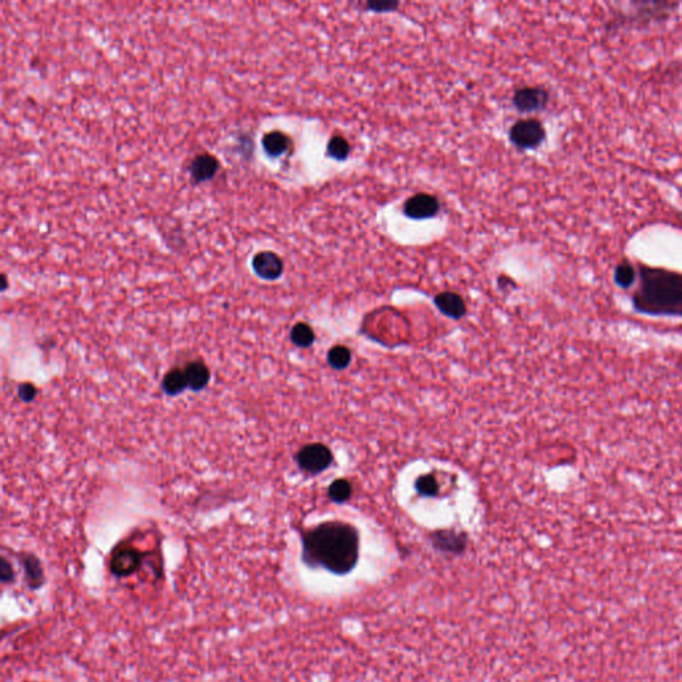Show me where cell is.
<instances>
[{
    "mask_svg": "<svg viewBox=\"0 0 682 682\" xmlns=\"http://www.w3.org/2000/svg\"><path fill=\"white\" fill-rule=\"evenodd\" d=\"M359 560V532L341 521L323 522L303 536V561L310 568L347 574Z\"/></svg>",
    "mask_w": 682,
    "mask_h": 682,
    "instance_id": "6da1fadb",
    "label": "cell"
},
{
    "mask_svg": "<svg viewBox=\"0 0 682 682\" xmlns=\"http://www.w3.org/2000/svg\"><path fill=\"white\" fill-rule=\"evenodd\" d=\"M641 286L633 296L634 310L655 316H681L682 277L664 268L640 267Z\"/></svg>",
    "mask_w": 682,
    "mask_h": 682,
    "instance_id": "7a4b0ae2",
    "label": "cell"
},
{
    "mask_svg": "<svg viewBox=\"0 0 682 682\" xmlns=\"http://www.w3.org/2000/svg\"><path fill=\"white\" fill-rule=\"evenodd\" d=\"M509 141L519 149H534L545 140L546 131L537 119H521L510 127Z\"/></svg>",
    "mask_w": 682,
    "mask_h": 682,
    "instance_id": "3957f363",
    "label": "cell"
},
{
    "mask_svg": "<svg viewBox=\"0 0 682 682\" xmlns=\"http://www.w3.org/2000/svg\"><path fill=\"white\" fill-rule=\"evenodd\" d=\"M296 460L301 471L319 474L331 467L334 455L331 449L323 444H310L298 450Z\"/></svg>",
    "mask_w": 682,
    "mask_h": 682,
    "instance_id": "277c9868",
    "label": "cell"
},
{
    "mask_svg": "<svg viewBox=\"0 0 682 682\" xmlns=\"http://www.w3.org/2000/svg\"><path fill=\"white\" fill-rule=\"evenodd\" d=\"M403 211L413 220L432 219L440 212V201L431 194H416L405 201Z\"/></svg>",
    "mask_w": 682,
    "mask_h": 682,
    "instance_id": "5b68a950",
    "label": "cell"
},
{
    "mask_svg": "<svg viewBox=\"0 0 682 682\" xmlns=\"http://www.w3.org/2000/svg\"><path fill=\"white\" fill-rule=\"evenodd\" d=\"M512 103L522 113L541 111L549 103V92L543 87H522L514 92Z\"/></svg>",
    "mask_w": 682,
    "mask_h": 682,
    "instance_id": "8992f818",
    "label": "cell"
},
{
    "mask_svg": "<svg viewBox=\"0 0 682 682\" xmlns=\"http://www.w3.org/2000/svg\"><path fill=\"white\" fill-rule=\"evenodd\" d=\"M255 273L264 280H276L282 276L284 265L283 260L273 252H260L252 260Z\"/></svg>",
    "mask_w": 682,
    "mask_h": 682,
    "instance_id": "52a82bcc",
    "label": "cell"
},
{
    "mask_svg": "<svg viewBox=\"0 0 682 682\" xmlns=\"http://www.w3.org/2000/svg\"><path fill=\"white\" fill-rule=\"evenodd\" d=\"M140 553L134 548H120L115 552L111 560V571L116 576H128L137 571L140 565Z\"/></svg>",
    "mask_w": 682,
    "mask_h": 682,
    "instance_id": "ba28073f",
    "label": "cell"
},
{
    "mask_svg": "<svg viewBox=\"0 0 682 682\" xmlns=\"http://www.w3.org/2000/svg\"><path fill=\"white\" fill-rule=\"evenodd\" d=\"M434 304L441 313L450 319H461L467 313L464 298L455 292H441L434 298Z\"/></svg>",
    "mask_w": 682,
    "mask_h": 682,
    "instance_id": "9c48e42d",
    "label": "cell"
},
{
    "mask_svg": "<svg viewBox=\"0 0 682 682\" xmlns=\"http://www.w3.org/2000/svg\"><path fill=\"white\" fill-rule=\"evenodd\" d=\"M183 371H184V376H186L187 386L194 392H198V391L204 389L210 383L211 372L207 368V365L201 361H192V362L187 364V367Z\"/></svg>",
    "mask_w": 682,
    "mask_h": 682,
    "instance_id": "30bf717a",
    "label": "cell"
},
{
    "mask_svg": "<svg viewBox=\"0 0 682 682\" xmlns=\"http://www.w3.org/2000/svg\"><path fill=\"white\" fill-rule=\"evenodd\" d=\"M219 170V162L208 153H203L198 156L192 165H191V174L195 182L201 183L212 179Z\"/></svg>",
    "mask_w": 682,
    "mask_h": 682,
    "instance_id": "8fae6325",
    "label": "cell"
},
{
    "mask_svg": "<svg viewBox=\"0 0 682 682\" xmlns=\"http://www.w3.org/2000/svg\"><path fill=\"white\" fill-rule=\"evenodd\" d=\"M289 146H291L289 137L284 135L283 132H279V131L270 132L263 139V147L265 149V152L273 158H277V156L286 153Z\"/></svg>",
    "mask_w": 682,
    "mask_h": 682,
    "instance_id": "7c38bea8",
    "label": "cell"
},
{
    "mask_svg": "<svg viewBox=\"0 0 682 682\" xmlns=\"http://www.w3.org/2000/svg\"><path fill=\"white\" fill-rule=\"evenodd\" d=\"M163 391L168 395V396H177L180 393H183L186 391L187 388V380L186 376H184V371L180 370V368H174L171 370L170 372L167 373L163 379L162 383Z\"/></svg>",
    "mask_w": 682,
    "mask_h": 682,
    "instance_id": "4fadbf2b",
    "label": "cell"
},
{
    "mask_svg": "<svg viewBox=\"0 0 682 682\" xmlns=\"http://www.w3.org/2000/svg\"><path fill=\"white\" fill-rule=\"evenodd\" d=\"M351 360H352V353H351L349 348L346 347V346H335V347L329 349V352L327 355L328 364L337 371L346 370L348 365L351 364Z\"/></svg>",
    "mask_w": 682,
    "mask_h": 682,
    "instance_id": "5bb4252c",
    "label": "cell"
},
{
    "mask_svg": "<svg viewBox=\"0 0 682 682\" xmlns=\"http://www.w3.org/2000/svg\"><path fill=\"white\" fill-rule=\"evenodd\" d=\"M291 340L298 348H310L315 343V334L307 323H298L291 329Z\"/></svg>",
    "mask_w": 682,
    "mask_h": 682,
    "instance_id": "9a60e30c",
    "label": "cell"
},
{
    "mask_svg": "<svg viewBox=\"0 0 682 682\" xmlns=\"http://www.w3.org/2000/svg\"><path fill=\"white\" fill-rule=\"evenodd\" d=\"M636 277L637 273L629 261H622L614 270V282L624 289L631 288L636 282Z\"/></svg>",
    "mask_w": 682,
    "mask_h": 682,
    "instance_id": "2e32d148",
    "label": "cell"
},
{
    "mask_svg": "<svg viewBox=\"0 0 682 682\" xmlns=\"http://www.w3.org/2000/svg\"><path fill=\"white\" fill-rule=\"evenodd\" d=\"M328 496L336 504H344L352 496V485L344 479H339L329 485Z\"/></svg>",
    "mask_w": 682,
    "mask_h": 682,
    "instance_id": "e0dca14e",
    "label": "cell"
},
{
    "mask_svg": "<svg viewBox=\"0 0 682 682\" xmlns=\"http://www.w3.org/2000/svg\"><path fill=\"white\" fill-rule=\"evenodd\" d=\"M23 561H25L27 580L31 585V588H39L43 583V571H42L40 562L34 556H25Z\"/></svg>",
    "mask_w": 682,
    "mask_h": 682,
    "instance_id": "ac0fdd59",
    "label": "cell"
},
{
    "mask_svg": "<svg viewBox=\"0 0 682 682\" xmlns=\"http://www.w3.org/2000/svg\"><path fill=\"white\" fill-rule=\"evenodd\" d=\"M349 151H351L349 143H348L344 137H332V140L328 144V155L331 158L336 159V160H344V159H347L348 155H349Z\"/></svg>",
    "mask_w": 682,
    "mask_h": 682,
    "instance_id": "d6986e66",
    "label": "cell"
},
{
    "mask_svg": "<svg viewBox=\"0 0 682 682\" xmlns=\"http://www.w3.org/2000/svg\"><path fill=\"white\" fill-rule=\"evenodd\" d=\"M416 491L422 496L432 497L438 492V484L432 474H424L416 480Z\"/></svg>",
    "mask_w": 682,
    "mask_h": 682,
    "instance_id": "ffe728a7",
    "label": "cell"
},
{
    "mask_svg": "<svg viewBox=\"0 0 682 682\" xmlns=\"http://www.w3.org/2000/svg\"><path fill=\"white\" fill-rule=\"evenodd\" d=\"M13 573L11 564L4 557H0V583H11L13 581Z\"/></svg>",
    "mask_w": 682,
    "mask_h": 682,
    "instance_id": "44dd1931",
    "label": "cell"
},
{
    "mask_svg": "<svg viewBox=\"0 0 682 682\" xmlns=\"http://www.w3.org/2000/svg\"><path fill=\"white\" fill-rule=\"evenodd\" d=\"M398 3L397 1H374V3H370L368 7L372 10V11H376V13H386V11H393L395 8H397Z\"/></svg>",
    "mask_w": 682,
    "mask_h": 682,
    "instance_id": "7402d4cb",
    "label": "cell"
},
{
    "mask_svg": "<svg viewBox=\"0 0 682 682\" xmlns=\"http://www.w3.org/2000/svg\"><path fill=\"white\" fill-rule=\"evenodd\" d=\"M35 395V388L32 385H23L22 386V397L25 400H31Z\"/></svg>",
    "mask_w": 682,
    "mask_h": 682,
    "instance_id": "603a6c76",
    "label": "cell"
},
{
    "mask_svg": "<svg viewBox=\"0 0 682 682\" xmlns=\"http://www.w3.org/2000/svg\"><path fill=\"white\" fill-rule=\"evenodd\" d=\"M8 288V280L4 274H0V292L6 291Z\"/></svg>",
    "mask_w": 682,
    "mask_h": 682,
    "instance_id": "cb8c5ba5",
    "label": "cell"
},
{
    "mask_svg": "<svg viewBox=\"0 0 682 682\" xmlns=\"http://www.w3.org/2000/svg\"><path fill=\"white\" fill-rule=\"evenodd\" d=\"M448 536H449V543H450V541H456V540H457V538H459V537H457V536H452V534H450V533H448ZM437 541H438V544H443V543H447V545L444 546V548H446V549H447V548H448V540H447V538H440V537H438V538H437Z\"/></svg>",
    "mask_w": 682,
    "mask_h": 682,
    "instance_id": "d4e9b609",
    "label": "cell"
}]
</instances>
